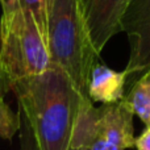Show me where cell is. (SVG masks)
I'll list each match as a JSON object with an SVG mask.
<instances>
[{"label": "cell", "instance_id": "obj_2", "mask_svg": "<svg viewBox=\"0 0 150 150\" xmlns=\"http://www.w3.org/2000/svg\"><path fill=\"white\" fill-rule=\"evenodd\" d=\"M47 49L80 95H88L91 71L96 65L79 0H47Z\"/></svg>", "mask_w": 150, "mask_h": 150}, {"label": "cell", "instance_id": "obj_14", "mask_svg": "<svg viewBox=\"0 0 150 150\" xmlns=\"http://www.w3.org/2000/svg\"><path fill=\"white\" fill-rule=\"evenodd\" d=\"M0 1H1V0H0Z\"/></svg>", "mask_w": 150, "mask_h": 150}, {"label": "cell", "instance_id": "obj_12", "mask_svg": "<svg viewBox=\"0 0 150 150\" xmlns=\"http://www.w3.org/2000/svg\"><path fill=\"white\" fill-rule=\"evenodd\" d=\"M134 146L137 150H150V127H146L142 134L134 140Z\"/></svg>", "mask_w": 150, "mask_h": 150}, {"label": "cell", "instance_id": "obj_3", "mask_svg": "<svg viewBox=\"0 0 150 150\" xmlns=\"http://www.w3.org/2000/svg\"><path fill=\"white\" fill-rule=\"evenodd\" d=\"M1 7L0 75L9 90L12 83L42 74L53 63L33 15L17 0H1Z\"/></svg>", "mask_w": 150, "mask_h": 150}, {"label": "cell", "instance_id": "obj_11", "mask_svg": "<svg viewBox=\"0 0 150 150\" xmlns=\"http://www.w3.org/2000/svg\"><path fill=\"white\" fill-rule=\"evenodd\" d=\"M21 7L33 15L41 33L47 42V0H17Z\"/></svg>", "mask_w": 150, "mask_h": 150}, {"label": "cell", "instance_id": "obj_13", "mask_svg": "<svg viewBox=\"0 0 150 150\" xmlns=\"http://www.w3.org/2000/svg\"><path fill=\"white\" fill-rule=\"evenodd\" d=\"M8 91V87H7V84H5V82L3 80V78H1V75H0V95H3L4 96V93Z\"/></svg>", "mask_w": 150, "mask_h": 150}, {"label": "cell", "instance_id": "obj_10", "mask_svg": "<svg viewBox=\"0 0 150 150\" xmlns=\"http://www.w3.org/2000/svg\"><path fill=\"white\" fill-rule=\"evenodd\" d=\"M20 128V119L17 112H12L4 101V96L0 95V136L5 140L12 138V136Z\"/></svg>", "mask_w": 150, "mask_h": 150}, {"label": "cell", "instance_id": "obj_1", "mask_svg": "<svg viewBox=\"0 0 150 150\" xmlns=\"http://www.w3.org/2000/svg\"><path fill=\"white\" fill-rule=\"evenodd\" d=\"M9 90L17 99L21 150H67L82 96L67 75L53 65Z\"/></svg>", "mask_w": 150, "mask_h": 150}, {"label": "cell", "instance_id": "obj_9", "mask_svg": "<svg viewBox=\"0 0 150 150\" xmlns=\"http://www.w3.org/2000/svg\"><path fill=\"white\" fill-rule=\"evenodd\" d=\"M124 100L129 104L133 113L140 117L146 127H150V70L133 84Z\"/></svg>", "mask_w": 150, "mask_h": 150}, {"label": "cell", "instance_id": "obj_6", "mask_svg": "<svg viewBox=\"0 0 150 150\" xmlns=\"http://www.w3.org/2000/svg\"><path fill=\"white\" fill-rule=\"evenodd\" d=\"M122 30L130 44L127 76L150 70V0H129L122 17Z\"/></svg>", "mask_w": 150, "mask_h": 150}, {"label": "cell", "instance_id": "obj_8", "mask_svg": "<svg viewBox=\"0 0 150 150\" xmlns=\"http://www.w3.org/2000/svg\"><path fill=\"white\" fill-rule=\"evenodd\" d=\"M96 115L98 108L93 107L88 95H82L78 104L67 150H92Z\"/></svg>", "mask_w": 150, "mask_h": 150}, {"label": "cell", "instance_id": "obj_4", "mask_svg": "<svg viewBox=\"0 0 150 150\" xmlns=\"http://www.w3.org/2000/svg\"><path fill=\"white\" fill-rule=\"evenodd\" d=\"M133 113L122 99L98 108L92 150H125L134 146Z\"/></svg>", "mask_w": 150, "mask_h": 150}, {"label": "cell", "instance_id": "obj_5", "mask_svg": "<svg viewBox=\"0 0 150 150\" xmlns=\"http://www.w3.org/2000/svg\"><path fill=\"white\" fill-rule=\"evenodd\" d=\"M128 3L129 0H79L80 13L98 57L107 42L122 32V17Z\"/></svg>", "mask_w": 150, "mask_h": 150}, {"label": "cell", "instance_id": "obj_7", "mask_svg": "<svg viewBox=\"0 0 150 150\" xmlns=\"http://www.w3.org/2000/svg\"><path fill=\"white\" fill-rule=\"evenodd\" d=\"M127 78L125 71H115L104 65L96 63L88 82V98L92 103L99 101L103 104H113L122 100Z\"/></svg>", "mask_w": 150, "mask_h": 150}]
</instances>
